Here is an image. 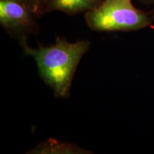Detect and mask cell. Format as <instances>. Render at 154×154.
<instances>
[{
  "label": "cell",
  "mask_w": 154,
  "mask_h": 154,
  "mask_svg": "<svg viewBox=\"0 0 154 154\" xmlns=\"http://www.w3.org/2000/svg\"><path fill=\"white\" fill-rule=\"evenodd\" d=\"M19 44L25 54L35 61L38 75L52 89L56 97L68 99L77 67L89 50L91 42L88 40L69 42L57 36L54 43L49 46L38 44L36 48H31L27 38Z\"/></svg>",
  "instance_id": "obj_1"
},
{
  "label": "cell",
  "mask_w": 154,
  "mask_h": 154,
  "mask_svg": "<svg viewBox=\"0 0 154 154\" xmlns=\"http://www.w3.org/2000/svg\"><path fill=\"white\" fill-rule=\"evenodd\" d=\"M88 26L94 32H132L153 22L154 17L138 9L131 0H103L99 7L85 13Z\"/></svg>",
  "instance_id": "obj_2"
},
{
  "label": "cell",
  "mask_w": 154,
  "mask_h": 154,
  "mask_svg": "<svg viewBox=\"0 0 154 154\" xmlns=\"http://www.w3.org/2000/svg\"><path fill=\"white\" fill-rule=\"evenodd\" d=\"M37 17L22 0H0V24L19 42L39 32Z\"/></svg>",
  "instance_id": "obj_3"
},
{
  "label": "cell",
  "mask_w": 154,
  "mask_h": 154,
  "mask_svg": "<svg viewBox=\"0 0 154 154\" xmlns=\"http://www.w3.org/2000/svg\"><path fill=\"white\" fill-rule=\"evenodd\" d=\"M103 0H50L47 13L59 11L69 15H76L93 10Z\"/></svg>",
  "instance_id": "obj_4"
},
{
  "label": "cell",
  "mask_w": 154,
  "mask_h": 154,
  "mask_svg": "<svg viewBox=\"0 0 154 154\" xmlns=\"http://www.w3.org/2000/svg\"><path fill=\"white\" fill-rule=\"evenodd\" d=\"M26 153L31 154H89L92 152L81 148L76 144L61 141L54 138L42 141Z\"/></svg>",
  "instance_id": "obj_5"
},
{
  "label": "cell",
  "mask_w": 154,
  "mask_h": 154,
  "mask_svg": "<svg viewBox=\"0 0 154 154\" xmlns=\"http://www.w3.org/2000/svg\"><path fill=\"white\" fill-rule=\"evenodd\" d=\"M35 16L38 17L47 14V8L50 0H22Z\"/></svg>",
  "instance_id": "obj_6"
},
{
  "label": "cell",
  "mask_w": 154,
  "mask_h": 154,
  "mask_svg": "<svg viewBox=\"0 0 154 154\" xmlns=\"http://www.w3.org/2000/svg\"><path fill=\"white\" fill-rule=\"evenodd\" d=\"M139 1L142 2L145 4H154V0H139Z\"/></svg>",
  "instance_id": "obj_7"
}]
</instances>
